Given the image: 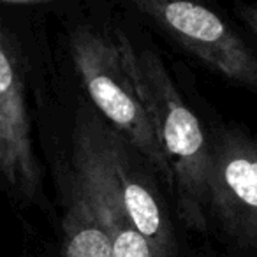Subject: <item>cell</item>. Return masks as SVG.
Returning <instances> with one entry per match:
<instances>
[{
  "label": "cell",
  "mask_w": 257,
  "mask_h": 257,
  "mask_svg": "<svg viewBox=\"0 0 257 257\" xmlns=\"http://www.w3.org/2000/svg\"><path fill=\"white\" fill-rule=\"evenodd\" d=\"M113 34L125 72L173 175L176 215L187 229L208 234V128L180 92L161 53L121 23H114Z\"/></svg>",
  "instance_id": "obj_1"
},
{
  "label": "cell",
  "mask_w": 257,
  "mask_h": 257,
  "mask_svg": "<svg viewBox=\"0 0 257 257\" xmlns=\"http://www.w3.org/2000/svg\"><path fill=\"white\" fill-rule=\"evenodd\" d=\"M67 50L90 107L133 148L173 196V175L133 83L125 72L113 25L88 20L67 23Z\"/></svg>",
  "instance_id": "obj_2"
},
{
  "label": "cell",
  "mask_w": 257,
  "mask_h": 257,
  "mask_svg": "<svg viewBox=\"0 0 257 257\" xmlns=\"http://www.w3.org/2000/svg\"><path fill=\"white\" fill-rule=\"evenodd\" d=\"M0 2V190L20 208H50L29 100V62Z\"/></svg>",
  "instance_id": "obj_3"
},
{
  "label": "cell",
  "mask_w": 257,
  "mask_h": 257,
  "mask_svg": "<svg viewBox=\"0 0 257 257\" xmlns=\"http://www.w3.org/2000/svg\"><path fill=\"white\" fill-rule=\"evenodd\" d=\"M206 128L208 229L234 257H257V134L238 123Z\"/></svg>",
  "instance_id": "obj_4"
},
{
  "label": "cell",
  "mask_w": 257,
  "mask_h": 257,
  "mask_svg": "<svg viewBox=\"0 0 257 257\" xmlns=\"http://www.w3.org/2000/svg\"><path fill=\"white\" fill-rule=\"evenodd\" d=\"M74 120L95 155L118 208L148 243L152 255L182 257L175 225L159 192L157 176L88 104H79Z\"/></svg>",
  "instance_id": "obj_5"
},
{
  "label": "cell",
  "mask_w": 257,
  "mask_h": 257,
  "mask_svg": "<svg viewBox=\"0 0 257 257\" xmlns=\"http://www.w3.org/2000/svg\"><path fill=\"white\" fill-rule=\"evenodd\" d=\"M128 8L215 74L257 95V51L213 9L162 0H134Z\"/></svg>",
  "instance_id": "obj_6"
},
{
  "label": "cell",
  "mask_w": 257,
  "mask_h": 257,
  "mask_svg": "<svg viewBox=\"0 0 257 257\" xmlns=\"http://www.w3.org/2000/svg\"><path fill=\"white\" fill-rule=\"evenodd\" d=\"M60 162L67 168L92 206L97 220L107 236L113 257H154L143 236L131 225V222L118 208L97 164L95 155L76 120L71 127L67 157H64Z\"/></svg>",
  "instance_id": "obj_7"
},
{
  "label": "cell",
  "mask_w": 257,
  "mask_h": 257,
  "mask_svg": "<svg viewBox=\"0 0 257 257\" xmlns=\"http://www.w3.org/2000/svg\"><path fill=\"white\" fill-rule=\"evenodd\" d=\"M51 159L57 194L62 206V257H113L107 236L99 224L85 194L58 159Z\"/></svg>",
  "instance_id": "obj_8"
},
{
  "label": "cell",
  "mask_w": 257,
  "mask_h": 257,
  "mask_svg": "<svg viewBox=\"0 0 257 257\" xmlns=\"http://www.w3.org/2000/svg\"><path fill=\"white\" fill-rule=\"evenodd\" d=\"M234 13L241 23L246 27L250 34L253 36V39L257 41V2H236L234 4Z\"/></svg>",
  "instance_id": "obj_9"
}]
</instances>
